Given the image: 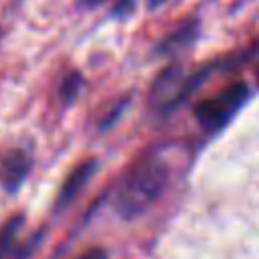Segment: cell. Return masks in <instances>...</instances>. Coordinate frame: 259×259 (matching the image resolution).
Instances as JSON below:
<instances>
[{
    "mask_svg": "<svg viewBox=\"0 0 259 259\" xmlns=\"http://www.w3.org/2000/svg\"><path fill=\"white\" fill-rule=\"evenodd\" d=\"M166 184L168 164L156 154L142 156L127 168V172L117 182L113 194L115 210L125 219L142 214L148 206L158 200Z\"/></svg>",
    "mask_w": 259,
    "mask_h": 259,
    "instance_id": "1",
    "label": "cell"
},
{
    "mask_svg": "<svg viewBox=\"0 0 259 259\" xmlns=\"http://www.w3.org/2000/svg\"><path fill=\"white\" fill-rule=\"evenodd\" d=\"M221 71V61H208L192 71H184L180 65H168L162 69L150 87V105L158 115H170L180 107L198 87L204 85L208 75Z\"/></svg>",
    "mask_w": 259,
    "mask_h": 259,
    "instance_id": "2",
    "label": "cell"
},
{
    "mask_svg": "<svg viewBox=\"0 0 259 259\" xmlns=\"http://www.w3.org/2000/svg\"><path fill=\"white\" fill-rule=\"evenodd\" d=\"M247 97L249 85L245 81H231L194 105V119L204 132L214 134L235 117V113L245 105Z\"/></svg>",
    "mask_w": 259,
    "mask_h": 259,
    "instance_id": "3",
    "label": "cell"
},
{
    "mask_svg": "<svg viewBox=\"0 0 259 259\" xmlns=\"http://www.w3.org/2000/svg\"><path fill=\"white\" fill-rule=\"evenodd\" d=\"M32 168V156L22 146L6 148L0 154V186L14 194L26 180L28 172Z\"/></svg>",
    "mask_w": 259,
    "mask_h": 259,
    "instance_id": "4",
    "label": "cell"
},
{
    "mask_svg": "<svg viewBox=\"0 0 259 259\" xmlns=\"http://www.w3.org/2000/svg\"><path fill=\"white\" fill-rule=\"evenodd\" d=\"M198 36H200V20L196 16H188L154 45V53L160 57L178 55L182 51H188V47H192L198 40Z\"/></svg>",
    "mask_w": 259,
    "mask_h": 259,
    "instance_id": "5",
    "label": "cell"
},
{
    "mask_svg": "<svg viewBox=\"0 0 259 259\" xmlns=\"http://www.w3.org/2000/svg\"><path fill=\"white\" fill-rule=\"evenodd\" d=\"M95 168H97V160H95V158H87V160L79 162V164L67 174V178L63 180V184H61V188H59V194H57V208H65V206L83 190V186L91 180Z\"/></svg>",
    "mask_w": 259,
    "mask_h": 259,
    "instance_id": "6",
    "label": "cell"
},
{
    "mask_svg": "<svg viewBox=\"0 0 259 259\" xmlns=\"http://www.w3.org/2000/svg\"><path fill=\"white\" fill-rule=\"evenodd\" d=\"M22 225H24L22 214H14L0 227V259H22L24 257V245L18 243Z\"/></svg>",
    "mask_w": 259,
    "mask_h": 259,
    "instance_id": "7",
    "label": "cell"
},
{
    "mask_svg": "<svg viewBox=\"0 0 259 259\" xmlns=\"http://www.w3.org/2000/svg\"><path fill=\"white\" fill-rule=\"evenodd\" d=\"M83 85H85V77L81 71L77 69H69L61 81H59V87H57V99L63 107H69L77 101L79 93L83 91Z\"/></svg>",
    "mask_w": 259,
    "mask_h": 259,
    "instance_id": "8",
    "label": "cell"
},
{
    "mask_svg": "<svg viewBox=\"0 0 259 259\" xmlns=\"http://www.w3.org/2000/svg\"><path fill=\"white\" fill-rule=\"evenodd\" d=\"M125 105H127V97H123V99H119V101H115V105L111 107V109H107V113L99 119V130H107V127H111L117 119H119V115L123 113V109H125Z\"/></svg>",
    "mask_w": 259,
    "mask_h": 259,
    "instance_id": "9",
    "label": "cell"
},
{
    "mask_svg": "<svg viewBox=\"0 0 259 259\" xmlns=\"http://www.w3.org/2000/svg\"><path fill=\"white\" fill-rule=\"evenodd\" d=\"M136 8V0H119L113 8H111V14L115 16H130Z\"/></svg>",
    "mask_w": 259,
    "mask_h": 259,
    "instance_id": "10",
    "label": "cell"
},
{
    "mask_svg": "<svg viewBox=\"0 0 259 259\" xmlns=\"http://www.w3.org/2000/svg\"><path fill=\"white\" fill-rule=\"evenodd\" d=\"M105 0H75V4L81 8V10H93L97 6H101Z\"/></svg>",
    "mask_w": 259,
    "mask_h": 259,
    "instance_id": "11",
    "label": "cell"
},
{
    "mask_svg": "<svg viewBox=\"0 0 259 259\" xmlns=\"http://www.w3.org/2000/svg\"><path fill=\"white\" fill-rule=\"evenodd\" d=\"M77 259H107V255H105L101 249H89L87 253H83V255L77 257Z\"/></svg>",
    "mask_w": 259,
    "mask_h": 259,
    "instance_id": "12",
    "label": "cell"
},
{
    "mask_svg": "<svg viewBox=\"0 0 259 259\" xmlns=\"http://www.w3.org/2000/svg\"><path fill=\"white\" fill-rule=\"evenodd\" d=\"M164 2H166V0H146V4H148V8H150V10H156V8H158V6H162Z\"/></svg>",
    "mask_w": 259,
    "mask_h": 259,
    "instance_id": "13",
    "label": "cell"
},
{
    "mask_svg": "<svg viewBox=\"0 0 259 259\" xmlns=\"http://www.w3.org/2000/svg\"><path fill=\"white\" fill-rule=\"evenodd\" d=\"M257 79H259V69H257Z\"/></svg>",
    "mask_w": 259,
    "mask_h": 259,
    "instance_id": "14",
    "label": "cell"
}]
</instances>
